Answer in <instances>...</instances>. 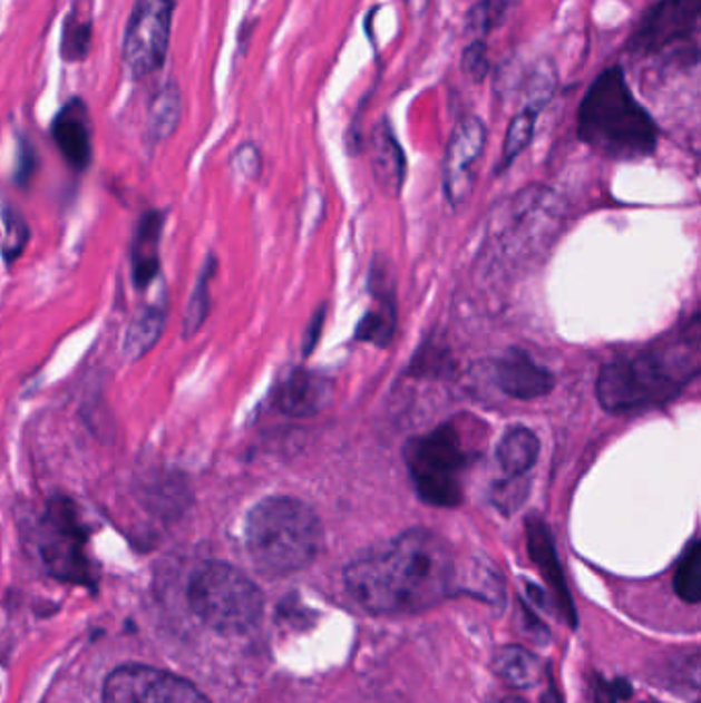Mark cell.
Instances as JSON below:
<instances>
[{"label":"cell","mask_w":701,"mask_h":703,"mask_svg":"<svg viewBox=\"0 0 701 703\" xmlns=\"http://www.w3.org/2000/svg\"><path fill=\"white\" fill-rule=\"evenodd\" d=\"M333 387L330 381L306 369H294L272 393V406L289 418H311L328 408Z\"/></svg>","instance_id":"cell-13"},{"label":"cell","mask_w":701,"mask_h":703,"mask_svg":"<svg viewBox=\"0 0 701 703\" xmlns=\"http://www.w3.org/2000/svg\"><path fill=\"white\" fill-rule=\"evenodd\" d=\"M165 328V309L163 306H146L133 319L126 340H124V354L128 360H140L146 357L157 342Z\"/></svg>","instance_id":"cell-20"},{"label":"cell","mask_w":701,"mask_h":703,"mask_svg":"<svg viewBox=\"0 0 701 703\" xmlns=\"http://www.w3.org/2000/svg\"><path fill=\"white\" fill-rule=\"evenodd\" d=\"M403 459L422 502L437 508H455L464 502V478L471 465V451L465 447L461 428L455 422L411 438L403 449Z\"/></svg>","instance_id":"cell-6"},{"label":"cell","mask_w":701,"mask_h":703,"mask_svg":"<svg viewBox=\"0 0 701 703\" xmlns=\"http://www.w3.org/2000/svg\"><path fill=\"white\" fill-rule=\"evenodd\" d=\"M527 491H529V479H500L491 488V505L504 515H510L525 502Z\"/></svg>","instance_id":"cell-28"},{"label":"cell","mask_w":701,"mask_h":703,"mask_svg":"<svg viewBox=\"0 0 701 703\" xmlns=\"http://www.w3.org/2000/svg\"><path fill=\"white\" fill-rule=\"evenodd\" d=\"M539 457V438L525 428L515 426L506 430L496 447V461L503 471V479H527L530 469Z\"/></svg>","instance_id":"cell-16"},{"label":"cell","mask_w":701,"mask_h":703,"mask_svg":"<svg viewBox=\"0 0 701 703\" xmlns=\"http://www.w3.org/2000/svg\"><path fill=\"white\" fill-rule=\"evenodd\" d=\"M182 116V97L177 85H165L159 94L155 95L150 111H148V134L153 138V143H160L165 138H169Z\"/></svg>","instance_id":"cell-22"},{"label":"cell","mask_w":701,"mask_h":703,"mask_svg":"<svg viewBox=\"0 0 701 703\" xmlns=\"http://www.w3.org/2000/svg\"><path fill=\"white\" fill-rule=\"evenodd\" d=\"M700 319L646 350L607 362L596 379V399L611 413L640 412L679 398L700 374Z\"/></svg>","instance_id":"cell-2"},{"label":"cell","mask_w":701,"mask_h":703,"mask_svg":"<svg viewBox=\"0 0 701 703\" xmlns=\"http://www.w3.org/2000/svg\"><path fill=\"white\" fill-rule=\"evenodd\" d=\"M494 381L506 398L533 401L554 391L556 377L525 350H508L494 364Z\"/></svg>","instance_id":"cell-12"},{"label":"cell","mask_w":701,"mask_h":703,"mask_svg":"<svg viewBox=\"0 0 701 703\" xmlns=\"http://www.w3.org/2000/svg\"><path fill=\"white\" fill-rule=\"evenodd\" d=\"M539 116L542 114H537L535 109L523 107L513 118L506 138H504L503 157L498 163V173L506 172L518 159V155H523L527 150V146L530 145V140L535 136V126H537Z\"/></svg>","instance_id":"cell-23"},{"label":"cell","mask_w":701,"mask_h":703,"mask_svg":"<svg viewBox=\"0 0 701 703\" xmlns=\"http://www.w3.org/2000/svg\"><path fill=\"white\" fill-rule=\"evenodd\" d=\"M41 556L53 576L65 580H87L85 529L75 506L67 498H56L41 520Z\"/></svg>","instance_id":"cell-8"},{"label":"cell","mask_w":701,"mask_h":703,"mask_svg":"<svg viewBox=\"0 0 701 703\" xmlns=\"http://www.w3.org/2000/svg\"><path fill=\"white\" fill-rule=\"evenodd\" d=\"M91 43V23L80 21L75 14H70L62 33V58L70 62H79L87 52Z\"/></svg>","instance_id":"cell-27"},{"label":"cell","mask_w":701,"mask_h":703,"mask_svg":"<svg viewBox=\"0 0 701 703\" xmlns=\"http://www.w3.org/2000/svg\"><path fill=\"white\" fill-rule=\"evenodd\" d=\"M449 545L428 529H411L354 559L344 572L348 595L374 615H406L435 607L455 590Z\"/></svg>","instance_id":"cell-1"},{"label":"cell","mask_w":701,"mask_h":703,"mask_svg":"<svg viewBox=\"0 0 701 703\" xmlns=\"http://www.w3.org/2000/svg\"><path fill=\"white\" fill-rule=\"evenodd\" d=\"M461 70L465 77L474 82H484L490 72L488 48L481 40L471 41L461 56Z\"/></svg>","instance_id":"cell-30"},{"label":"cell","mask_w":701,"mask_h":703,"mask_svg":"<svg viewBox=\"0 0 701 703\" xmlns=\"http://www.w3.org/2000/svg\"><path fill=\"white\" fill-rule=\"evenodd\" d=\"M53 143L68 165L82 172L91 163V130L87 107L80 99H72L60 109L52 124Z\"/></svg>","instance_id":"cell-14"},{"label":"cell","mask_w":701,"mask_h":703,"mask_svg":"<svg viewBox=\"0 0 701 703\" xmlns=\"http://www.w3.org/2000/svg\"><path fill=\"white\" fill-rule=\"evenodd\" d=\"M104 703H211L186 678L145 664H126L106 681Z\"/></svg>","instance_id":"cell-7"},{"label":"cell","mask_w":701,"mask_h":703,"mask_svg":"<svg viewBox=\"0 0 701 703\" xmlns=\"http://www.w3.org/2000/svg\"><path fill=\"white\" fill-rule=\"evenodd\" d=\"M701 0H656L635 27L630 50L640 56L666 52L676 43L695 40Z\"/></svg>","instance_id":"cell-10"},{"label":"cell","mask_w":701,"mask_h":703,"mask_svg":"<svg viewBox=\"0 0 701 703\" xmlns=\"http://www.w3.org/2000/svg\"><path fill=\"white\" fill-rule=\"evenodd\" d=\"M214 272H216V260L208 255L204 266L199 270L196 289H194V294H192L189 305H187L186 319H184V335L186 338H192L194 333L198 332L211 313V282L214 279Z\"/></svg>","instance_id":"cell-25"},{"label":"cell","mask_w":701,"mask_h":703,"mask_svg":"<svg viewBox=\"0 0 701 703\" xmlns=\"http://www.w3.org/2000/svg\"><path fill=\"white\" fill-rule=\"evenodd\" d=\"M233 165H235V169H237V173H241L243 177H250V179L257 177V175H260V169H262V157H260V150H257V148L253 145L241 146L237 153H235Z\"/></svg>","instance_id":"cell-32"},{"label":"cell","mask_w":701,"mask_h":703,"mask_svg":"<svg viewBox=\"0 0 701 703\" xmlns=\"http://www.w3.org/2000/svg\"><path fill=\"white\" fill-rule=\"evenodd\" d=\"M675 590L688 603H700L701 597V545L698 539L689 544L675 570Z\"/></svg>","instance_id":"cell-26"},{"label":"cell","mask_w":701,"mask_h":703,"mask_svg":"<svg viewBox=\"0 0 701 703\" xmlns=\"http://www.w3.org/2000/svg\"><path fill=\"white\" fill-rule=\"evenodd\" d=\"M321 325H323V313H319L318 318L311 321V328H309V332H306V338H304V354H311L313 345L318 344Z\"/></svg>","instance_id":"cell-33"},{"label":"cell","mask_w":701,"mask_h":703,"mask_svg":"<svg viewBox=\"0 0 701 703\" xmlns=\"http://www.w3.org/2000/svg\"><path fill=\"white\" fill-rule=\"evenodd\" d=\"M163 228L165 214L159 211L143 214L136 225L133 243V280L138 291H145L146 286L159 276Z\"/></svg>","instance_id":"cell-15"},{"label":"cell","mask_w":701,"mask_h":703,"mask_svg":"<svg viewBox=\"0 0 701 703\" xmlns=\"http://www.w3.org/2000/svg\"><path fill=\"white\" fill-rule=\"evenodd\" d=\"M486 124L467 116L455 126L442 163V187L452 206L464 204L476 184V167L486 146Z\"/></svg>","instance_id":"cell-11"},{"label":"cell","mask_w":701,"mask_h":703,"mask_svg":"<svg viewBox=\"0 0 701 703\" xmlns=\"http://www.w3.org/2000/svg\"><path fill=\"white\" fill-rule=\"evenodd\" d=\"M527 539H529L530 556L542 566L543 576L547 578V583L554 586V590H557L559 601H562V607L568 609V595H566L562 570L557 566L552 535H549V529L545 527L543 520H539V518H529L527 520Z\"/></svg>","instance_id":"cell-19"},{"label":"cell","mask_w":701,"mask_h":703,"mask_svg":"<svg viewBox=\"0 0 701 703\" xmlns=\"http://www.w3.org/2000/svg\"><path fill=\"white\" fill-rule=\"evenodd\" d=\"M187 603L218 634H245L264 613V595L250 576L225 562H206L192 574Z\"/></svg>","instance_id":"cell-5"},{"label":"cell","mask_w":701,"mask_h":703,"mask_svg":"<svg viewBox=\"0 0 701 703\" xmlns=\"http://www.w3.org/2000/svg\"><path fill=\"white\" fill-rule=\"evenodd\" d=\"M408 13L411 14V19H422L426 11H428V4L430 0H403Z\"/></svg>","instance_id":"cell-34"},{"label":"cell","mask_w":701,"mask_h":703,"mask_svg":"<svg viewBox=\"0 0 701 703\" xmlns=\"http://www.w3.org/2000/svg\"><path fill=\"white\" fill-rule=\"evenodd\" d=\"M323 545L318 512L299 498L270 496L245 518V547L255 568L289 576L311 566Z\"/></svg>","instance_id":"cell-4"},{"label":"cell","mask_w":701,"mask_h":703,"mask_svg":"<svg viewBox=\"0 0 701 703\" xmlns=\"http://www.w3.org/2000/svg\"><path fill=\"white\" fill-rule=\"evenodd\" d=\"M557 80H559V75H557L556 62L549 58L537 60L523 80V107H529L537 114H542L556 95Z\"/></svg>","instance_id":"cell-21"},{"label":"cell","mask_w":701,"mask_h":703,"mask_svg":"<svg viewBox=\"0 0 701 703\" xmlns=\"http://www.w3.org/2000/svg\"><path fill=\"white\" fill-rule=\"evenodd\" d=\"M506 11L504 0H479L467 13V29L474 33H490Z\"/></svg>","instance_id":"cell-29"},{"label":"cell","mask_w":701,"mask_h":703,"mask_svg":"<svg viewBox=\"0 0 701 703\" xmlns=\"http://www.w3.org/2000/svg\"><path fill=\"white\" fill-rule=\"evenodd\" d=\"M490 703H527L523 702V700H518V697H498V700H494Z\"/></svg>","instance_id":"cell-35"},{"label":"cell","mask_w":701,"mask_h":703,"mask_svg":"<svg viewBox=\"0 0 701 703\" xmlns=\"http://www.w3.org/2000/svg\"><path fill=\"white\" fill-rule=\"evenodd\" d=\"M173 0H136L124 38V60L136 79L163 67L172 31Z\"/></svg>","instance_id":"cell-9"},{"label":"cell","mask_w":701,"mask_h":703,"mask_svg":"<svg viewBox=\"0 0 701 703\" xmlns=\"http://www.w3.org/2000/svg\"><path fill=\"white\" fill-rule=\"evenodd\" d=\"M393 332H396V305H393V299L381 296L379 309L369 311L362 318L354 338H357L358 342H369V344L384 348L391 342Z\"/></svg>","instance_id":"cell-24"},{"label":"cell","mask_w":701,"mask_h":703,"mask_svg":"<svg viewBox=\"0 0 701 703\" xmlns=\"http://www.w3.org/2000/svg\"><path fill=\"white\" fill-rule=\"evenodd\" d=\"M494 668L504 683L515 690H529L537 685L542 666L533 652L520 646H504L494 656Z\"/></svg>","instance_id":"cell-18"},{"label":"cell","mask_w":701,"mask_h":703,"mask_svg":"<svg viewBox=\"0 0 701 703\" xmlns=\"http://www.w3.org/2000/svg\"><path fill=\"white\" fill-rule=\"evenodd\" d=\"M578 138L615 160L646 159L659 145V126L635 99L622 67L596 77L578 107Z\"/></svg>","instance_id":"cell-3"},{"label":"cell","mask_w":701,"mask_h":703,"mask_svg":"<svg viewBox=\"0 0 701 703\" xmlns=\"http://www.w3.org/2000/svg\"><path fill=\"white\" fill-rule=\"evenodd\" d=\"M4 225H7V231H4L2 253H4L7 262H13L14 257H19L23 252L27 240H29V231H27L21 214L13 213V211H7L4 214Z\"/></svg>","instance_id":"cell-31"},{"label":"cell","mask_w":701,"mask_h":703,"mask_svg":"<svg viewBox=\"0 0 701 703\" xmlns=\"http://www.w3.org/2000/svg\"><path fill=\"white\" fill-rule=\"evenodd\" d=\"M372 169L387 189L398 194L406 177V157L387 120L381 121L372 134Z\"/></svg>","instance_id":"cell-17"}]
</instances>
